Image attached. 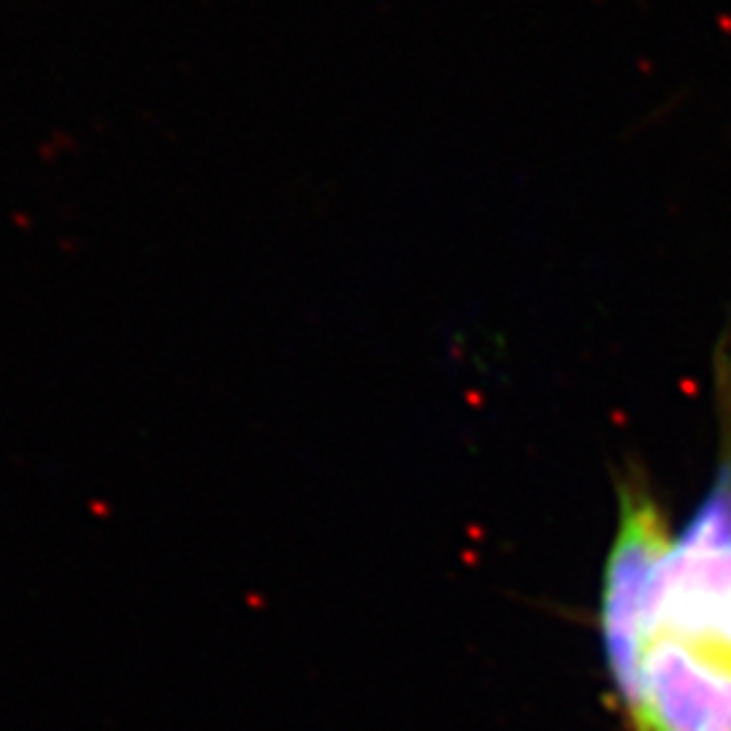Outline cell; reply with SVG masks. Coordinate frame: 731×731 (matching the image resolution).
Returning a JSON list of instances; mask_svg holds the SVG:
<instances>
[{
	"mask_svg": "<svg viewBox=\"0 0 731 731\" xmlns=\"http://www.w3.org/2000/svg\"><path fill=\"white\" fill-rule=\"evenodd\" d=\"M639 731H731V650L656 631L615 680Z\"/></svg>",
	"mask_w": 731,
	"mask_h": 731,
	"instance_id": "6da1fadb",
	"label": "cell"
}]
</instances>
